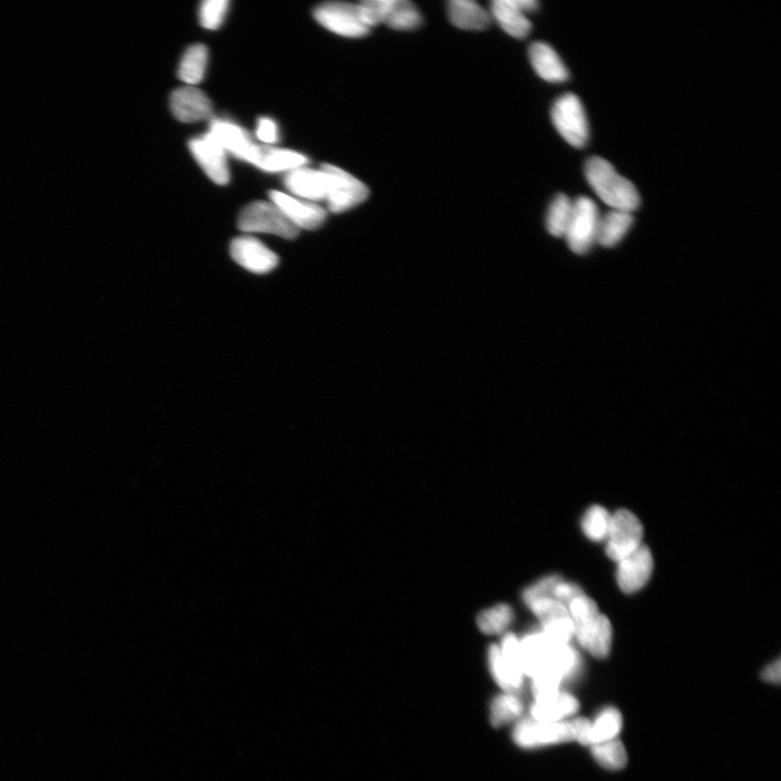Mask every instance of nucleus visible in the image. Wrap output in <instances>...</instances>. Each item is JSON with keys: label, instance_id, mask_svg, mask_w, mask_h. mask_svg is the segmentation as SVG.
<instances>
[{"label": "nucleus", "instance_id": "nucleus-1", "mask_svg": "<svg viewBox=\"0 0 781 781\" xmlns=\"http://www.w3.org/2000/svg\"><path fill=\"white\" fill-rule=\"evenodd\" d=\"M573 624V638L597 659L609 656L612 646V625L605 614L600 613L595 601L582 594L568 606Z\"/></svg>", "mask_w": 781, "mask_h": 781}, {"label": "nucleus", "instance_id": "nucleus-2", "mask_svg": "<svg viewBox=\"0 0 781 781\" xmlns=\"http://www.w3.org/2000/svg\"><path fill=\"white\" fill-rule=\"evenodd\" d=\"M585 177L597 197L611 210L633 213L640 206L635 185L604 158L593 157L585 163Z\"/></svg>", "mask_w": 781, "mask_h": 781}, {"label": "nucleus", "instance_id": "nucleus-3", "mask_svg": "<svg viewBox=\"0 0 781 781\" xmlns=\"http://www.w3.org/2000/svg\"><path fill=\"white\" fill-rule=\"evenodd\" d=\"M238 228L242 233L271 234L285 239H294L300 234V230L272 201L249 204L239 215Z\"/></svg>", "mask_w": 781, "mask_h": 781}, {"label": "nucleus", "instance_id": "nucleus-4", "mask_svg": "<svg viewBox=\"0 0 781 781\" xmlns=\"http://www.w3.org/2000/svg\"><path fill=\"white\" fill-rule=\"evenodd\" d=\"M360 7L370 29L384 24L393 30L412 31L422 23L420 11L408 0H365Z\"/></svg>", "mask_w": 781, "mask_h": 781}, {"label": "nucleus", "instance_id": "nucleus-5", "mask_svg": "<svg viewBox=\"0 0 781 781\" xmlns=\"http://www.w3.org/2000/svg\"><path fill=\"white\" fill-rule=\"evenodd\" d=\"M512 740L521 749L534 750L574 741L572 719L566 722H542L521 719L512 729Z\"/></svg>", "mask_w": 781, "mask_h": 781}, {"label": "nucleus", "instance_id": "nucleus-6", "mask_svg": "<svg viewBox=\"0 0 781 781\" xmlns=\"http://www.w3.org/2000/svg\"><path fill=\"white\" fill-rule=\"evenodd\" d=\"M556 130L575 148H584L590 139V126L580 98L574 94L562 95L552 109Z\"/></svg>", "mask_w": 781, "mask_h": 781}, {"label": "nucleus", "instance_id": "nucleus-7", "mask_svg": "<svg viewBox=\"0 0 781 781\" xmlns=\"http://www.w3.org/2000/svg\"><path fill=\"white\" fill-rule=\"evenodd\" d=\"M322 169L328 179L326 202L330 212H347L367 200L369 189L360 179L335 165L325 164Z\"/></svg>", "mask_w": 781, "mask_h": 781}, {"label": "nucleus", "instance_id": "nucleus-8", "mask_svg": "<svg viewBox=\"0 0 781 781\" xmlns=\"http://www.w3.org/2000/svg\"><path fill=\"white\" fill-rule=\"evenodd\" d=\"M600 214L596 203L587 197L573 200V211L565 238L576 254H586L597 243Z\"/></svg>", "mask_w": 781, "mask_h": 781}, {"label": "nucleus", "instance_id": "nucleus-9", "mask_svg": "<svg viewBox=\"0 0 781 781\" xmlns=\"http://www.w3.org/2000/svg\"><path fill=\"white\" fill-rule=\"evenodd\" d=\"M314 17L322 27L344 37H363L371 30L364 20L360 4H323L315 9Z\"/></svg>", "mask_w": 781, "mask_h": 781}, {"label": "nucleus", "instance_id": "nucleus-10", "mask_svg": "<svg viewBox=\"0 0 781 781\" xmlns=\"http://www.w3.org/2000/svg\"><path fill=\"white\" fill-rule=\"evenodd\" d=\"M642 523L630 510L621 509L611 516L608 532L607 555L619 562L643 545Z\"/></svg>", "mask_w": 781, "mask_h": 781}, {"label": "nucleus", "instance_id": "nucleus-11", "mask_svg": "<svg viewBox=\"0 0 781 781\" xmlns=\"http://www.w3.org/2000/svg\"><path fill=\"white\" fill-rule=\"evenodd\" d=\"M539 619L542 631L556 644H570L573 638V624L568 607L553 597L535 598L524 603Z\"/></svg>", "mask_w": 781, "mask_h": 781}, {"label": "nucleus", "instance_id": "nucleus-12", "mask_svg": "<svg viewBox=\"0 0 781 781\" xmlns=\"http://www.w3.org/2000/svg\"><path fill=\"white\" fill-rule=\"evenodd\" d=\"M535 0H495L490 14L499 27L512 37L526 38L532 30L528 15L539 9Z\"/></svg>", "mask_w": 781, "mask_h": 781}, {"label": "nucleus", "instance_id": "nucleus-13", "mask_svg": "<svg viewBox=\"0 0 781 781\" xmlns=\"http://www.w3.org/2000/svg\"><path fill=\"white\" fill-rule=\"evenodd\" d=\"M233 260L254 274H267L279 264L278 256L263 242L252 236L236 238L230 246Z\"/></svg>", "mask_w": 781, "mask_h": 781}, {"label": "nucleus", "instance_id": "nucleus-14", "mask_svg": "<svg viewBox=\"0 0 781 781\" xmlns=\"http://www.w3.org/2000/svg\"><path fill=\"white\" fill-rule=\"evenodd\" d=\"M189 148L202 170L215 184L229 183L227 152L210 134L190 140Z\"/></svg>", "mask_w": 781, "mask_h": 781}, {"label": "nucleus", "instance_id": "nucleus-15", "mask_svg": "<svg viewBox=\"0 0 781 781\" xmlns=\"http://www.w3.org/2000/svg\"><path fill=\"white\" fill-rule=\"evenodd\" d=\"M618 563V584L625 594H633L642 590L654 571V557L644 544Z\"/></svg>", "mask_w": 781, "mask_h": 781}, {"label": "nucleus", "instance_id": "nucleus-16", "mask_svg": "<svg viewBox=\"0 0 781 781\" xmlns=\"http://www.w3.org/2000/svg\"><path fill=\"white\" fill-rule=\"evenodd\" d=\"M221 147L236 158L255 164L261 146L252 142L248 133L240 126L222 120L213 121L209 133Z\"/></svg>", "mask_w": 781, "mask_h": 781}, {"label": "nucleus", "instance_id": "nucleus-17", "mask_svg": "<svg viewBox=\"0 0 781 781\" xmlns=\"http://www.w3.org/2000/svg\"><path fill=\"white\" fill-rule=\"evenodd\" d=\"M270 197L299 230H315L322 227L327 219V211L317 203L302 201L276 190L271 192Z\"/></svg>", "mask_w": 781, "mask_h": 781}, {"label": "nucleus", "instance_id": "nucleus-18", "mask_svg": "<svg viewBox=\"0 0 781 781\" xmlns=\"http://www.w3.org/2000/svg\"><path fill=\"white\" fill-rule=\"evenodd\" d=\"M170 105L174 117L185 123L209 120L213 113L210 99L194 86L187 85L176 89L171 96Z\"/></svg>", "mask_w": 781, "mask_h": 781}, {"label": "nucleus", "instance_id": "nucleus-19", "mask_svg": "<svg viewBox=\"0 0 781 781\" xmlns=\"http://www.w3.org/2000/svg\"><path fill=\"white\" fill-rule=\"evenodd\" d=\"M580 702L565 690L536 699L530 708V718L542 722H566L578 713Z\"/></svg>", "mask_w": 781, "mask_h": 781}, {"label": "nucleus", "instance_id": "nucleus-20", "mask_svg": "<svg viewBox=\"0 0 781 781\" xmlns=\"http://www.w3.org/2000/svg\"><path fill=\"white\" fill-rule=\"evenodd\" d=\"M285 185L293 195L307 201H326L328 179L323 169L313 170L301 166L289 171L285 176Z\"/></svg>", "mask_w": 781, "mask_h": 781}, {"label": "nucleus", "instance_id": "nucleus-21", "mask_svg": "<svg viewBox=\"0 0 781 781\" xmlns=\"http://www.w3.org/2000/svg\"><path fill=\"white\" fill-rule=\"evenodd\" d=\"M533 69L549 83H563L569 79V71L552 46L533 43L529 49Z\"/></svg>", "mask_w": 781, "mask_h": 781}, {"label": "nucleus", "instance_id": "nucleus-22", "mask_svg": "<svg viewBox=\"0 0 781 781\" xmlns=\"http://www.w3.org/2000/svg\"><path fill=\"white\" fill-rule=\"evenodd\" d=\"M447 11L451 22L462 30H485L492 22L490 12L473 0H453L448 4Z\"/></svg>", "mask_w": 781, "mask_h": 781}, {"label": "nucleus", "instance_id": "nucleus-23", "mask_svg": "<svg viewBox=\"0 0 781 781\" xmlns=\"http://www.w3.org/2000/svg\"><path fill=\"white\" fill-rule=\"evenodd\" d=\"M488 664L493 680L502 689V693L520 695L526 685L527 677L509 667L498 644H492L489 647Z\"/></svg>", "mask_w": 781, "mask_h": 781}, {"label": "nucleus", "instance_id": "nucleus-24", "mask_svg": "<svg viewBox=\"0 0 781 781\" xmlns=\"http://www.w3.org/2000/svg\"><path fill=\"white\" fill-rule=\"evenodd\" d=\"M634 222L633 213L611 210L600 215L597 243L605 248H612L625 237Z\"/></svg>", "mask_w": 781, "mask_h": 781}, {"label": "nucleus", "instance_id": "nucleus-25", "mask_svg": "<svg viewBox=\"0 0 781 781\" xmlns=\"http://www.w3.org/2000/svg\"><path fill=\"white\" fill-rule=\"evenodd\" d=\"M307 162L309 160L299 152L261 146L258 159H256L254 165L265 172L275 173L289 172L301 168Z\"/></svg>", "mask_w": 781, "mask_h": 781}, {"label": "nucleus", "instance_id": "nucleus-26", "mask_svg": "<svg viewBox=\"0 0 781 781\" xmlns=\"http://www.w3.org/2000/svg\"><path fill=\"white\" fill-rule=\"evenodd\" d=\"M623 728L621 712L612 707L601 710L594 721H591L590 734H588V747H593L603 742L617 739Z\"/></svg>", "mask_w": 781, "mask_h": 781}, {"label": "nucleus", "instance_id": "nucleus-27", "mask_svg": "<svg viewBox=\"0 0 781 781\" xmlns=\"http://www.w3.org/2000/svg\"><path fill=\"white\" fill-rule=\"evenodd\" d=\"M524 703L520 695L502 693L495 696L490 704V722L496 727L516 724L522 719Z\"/></svg>", "mask_w": 781, "mask_h": 781}, {"label": "nucleus", "instance_id": "nucleus-28", "mask_svg": "<svg viewBox=\"0 0 781 781\" xmlns=\"http://www.w3.org/2000/svg\"><path fill=\"white\" fill-rule=\"evenodd\" d=\"M208 66V49L202 44L187 49L178 68V78L188 86L200 83Z\"/></svg>", "mask_w": 781, "mask_h": 781}, {"label": "nucleus", "instance_id": "nucleus-29", "mask_svg": "<svg viewBox=\"0 0 781 781\" xmlns=\"http://www.w3.org/2000/svg\"><path fill=\"white\" fill-rule=\"evenodd\" d=\"M515 611L507 604H498L478 614L477 624L484 635H504L514 623Z\"/></svg>", "mask_w": 781, "mask_h": 781}, {"label": "nucleus", "instance_id": "nucleus-30", "mask_svg": "<svg viewBox=\"0 0 781 781\" xmlns=\"http://www.w3.org/2000/svg\"><path fill=\"white\" fill-rule=\"evenodd\" d=\"M573 211V200L566 195H558L550 203L546 227L550 235L565 238Z\"/></svg>", "mask_w": 781, "mask_h": 781}, {"label": "nucleus", "instance_id": "nucleus-31", "mask_svg": "<svg viewBox=\"0 0 781 781\" xmlns=\"http://www.w3.org/2000/svg\"><path fill=\"white\" fill-rule=\"evenodd\" d=\"M594 760L609 771H620L627 764V752L617 738L591 747Z\"/></svg>", "mask_w": 781, "mask_h": 781}, {"label": "nucleus", "instance_id": "nucleus-32", "mask_svg": "<svg viewBox=\"0 0 781 781\" xmlns=\"http://www.w3.org/2000/svg\"><path fill=\"white\" fill-rule=\"evenodd\" d=\"M611 515L604 507L595 505L586 511L582 520V529L588 539L600 542L607 539Z\"/></svg>", "mask_w": 781, "mask_h": 781}, {"label": "nucleus", "instance_id": "nucleus-33", "mask_svg": "<svg viewBox=\"0 0 781 781\" xmlns=\"http://www.w3.org/2000/svg\"><path fill=\"white\" fill-rule=\"evenodd\" d=\"M227 0H207L200 8V21L203 28L217 30L227 14Z\"/></svg>", "mask_w": 781, "mask_h": 781}, {"label": "nucleus", "instance_id": "nucleus-34", "mask_svg": "<svg viewBox=\"0 0 781 781\" xmlns=\"http://www.w3.org/2000/svg\"><path fill=\"white\" fill-rule=\"evenodd\" d=\"M498 646L499 649H501L502 656L509 667L515 672L524 675L522 667L520 637L509 631L502 635L501 644H498Z\"/></svg>", "mask_w": 781, "mask_h": 781}, {"label": "nucleus", "instance_id": "nucleus-35", "mask_svg": "<svg viewBox=\"0 0 781 781\" xmlns=\"http://www.w3.org/2000/svg\"><path fill=\"white\" fill-rule=\"evenodd\" d=\"M256 136L267 145L277 143L278 140V126L270 118H262L256 128Z\"/></svg>", "mask_w": 781, "mask_h": 781}, {"label": "nucleus", "instance_id": "nucleus-36", "mask_svg": "<svg viewBox=\"0 0 781 781\" xmlns=\"http://www.w3.org/2000/svg\"><path fill=\"white\" fill-rule=\"evenodd\" d=\"M781 677V665L780 660H776L766 667L762 673V678L765 682L771 684H779Z\"/></svg>", "mask_w": 781, "mask_h": 781}]
</instances>
